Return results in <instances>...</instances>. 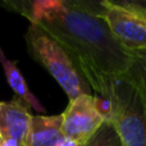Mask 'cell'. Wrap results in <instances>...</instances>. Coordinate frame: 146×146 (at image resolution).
<instances>
[{"label": "cell", "mask_w": 146, "mask_h": 146, "mask_svg": "<svg viewBox=\"0 0 146 146\" xmlns=\"http://www.w3.org/2000/svg\"><path fill=\"white\" fill-rule=\"evenodd\" d=\"M108 99L113 108L111 123L123 145L146 146V83L135 64L114 82Z\"/></svg>", "instance_id": "2"}, {"label": "cell", "mask_w": 146, "mask_h": 146, "mask_svg": "<svg viewBox=\"0 0 146 146\" xmlns=\"http://www.w3.org/2000/svg\"><path fill=\"white\" fill-rule=\"evenodd\" d=\"M62 114L32 115L25 146H55L63 137Z\"/></svg>", "instance_id": "7"}, {"label": "cell", "mask_w": 146, "mask_h": 146, "mask_svg": "<svg viewBox=\"0 0 146 146\" xmlns=\"http://www.w3.org/2000/svg\"><path fill=\"white\" fill-rule=\"evenodd\" d=\"M55 146H82V145H80L77 141H74V140H72V139H69V137L63 136V137H62V139L58 141V144H56Z\"/></svg>", "instance_id": "13"}, {"label": "cell", "mask_w": 146, "mask_h": 146, "mask_svg": "<svg viewBox=\"0 0 146 146\" xmlns=\"http://www.w3.org/2000/svg\"><path fill=\"white\" fill-rule=\"evenodd\" d=\"M135 67L141 74L142 80L146 83V50L145 51H133Z\"/></svg>", "instance_id": "12"}, {"label": "cell", "mask_w": 146, "mask_h": 146, "mask_svg": "<svg viewBox=\"0 0 146 146\" xmlns=\"http://www.w3.org/2000/svg\"><path fill=\"white\" fill-rule=\"evenodd\" d=\"M4 4L49 33L103 98L108 99L114 82L133 67V53L114 38L104 19L103 1L10 0Z\"/></svg>", "instance_id": "1"}, {"label": "cell", "mask_w": 146, "mask_h": 146, "mask_svg": "<svg viewBox=\"0 0 146 146\" xmlns=\"http://www.w3.org/2000/svg\"><path fill=\"white\" fill-rule=\"evenodd\" d=\"M104 19L117 41L129 51L146 50V19L137 13L103 0Z\"/></svg>", "instance_id": "4"}, {"label": "cell", "mask_w": 146, "mask_h": 146, "mask_svg": "<svg viewBox=\"0 0 146 146\" xmlns=\"http://www.w3.org/2000/svg\"><path fill=\"white\" fill-rule=\"evenodd\" d=\"M0 64L3 67L8 85L10 86V88L14 92V98L19 99L23 104H26L30 109L37 111V113H45V108L41 105L37 98L28 88L27 82H26L22 72L17 66V62L8 58L3 51L1 46H0Z\"/></svg>", "instance_id": "8"}, {"label": "cell", "mask_w": 146, "mask_h": 146, "mask_svg": "<svg viewBox=\"0 0 146 146\" xmlns=\"http://www.w3.org/2000/svg\"><path fill=\"white\" fill-rule=\"evenodd\" d=\"M114 4L137 13L146 19V0H111Z\"/></svg>", "instance_id": "11"}, {"label": "cell", "mask_w": 146, "mask_h": 146, "mask_svg": "<svg viewBox=\"0 0 146 146\" xmlns=\"http://www.w3.org/2000/svg\"><path fill=\"white\" fill-rule=\"evenodd\" d=\"M25 40L31 58L53 76L69 100L85 94L90 95V86L76 68L72 58L49 33L30 23Z\"/></svg>", "instance_id": "3"}, {"label": "cell", "mask_w": 146, "mask_h": 146, "mask_svg": "<svg viewBox=\"0 0 146 146\" xmlns=\"http://www.w3.org/2000/svg\"><path fill=\"white\" fill-rule=\"evenodd\" d=\"M82 146H124L111 122H104L100 128Z\"/></svg>", "instance_id": "9"}, {"label": "cell", "mask_w": 146, "mask_h": 146, "mask_svg": "<svg viewBox=\"0 0 146 146\" xmlns=\"http://www.w3.org/2000/svg\"><path fill=\"white\" fill-rule=\"evenodd\" d=\"M31 109L19 99L0 101V141H14L21 146L26 145L31 123Z\"/></svg>", "instance_id": "6"}, {"label": "cell", "mask_w": 146, "mask_h": 146, "mask_svg": "<svg viewBox=\"0 0 146 146\" xmlns=\"http://www.w3.org/2000/svg\"><path fill=\"white\" fill-rule=\"evenodd\" d=\"M62 132L63 136L83 145L100 128L104 119L95 108L94 96L85 94L69 100L68 106L62 113Z\"/></svg>", "instance_id": "5"}, {"label": "cell", "mask_w": 146, "mask_h": 146, "mask_svg": "<svg viewBox=\"0 0 146 146\" xmlns=\"http://www.w3.org/2000/svg\"><path fill=\"white\" fill-rule=\"evenodd\" d=\"M95 101V108L104 119V122H111L113 119V108H111V101L109 99H105L100 95H94Z\"/></svg>", "instance_id": "10"}]
</instances>
